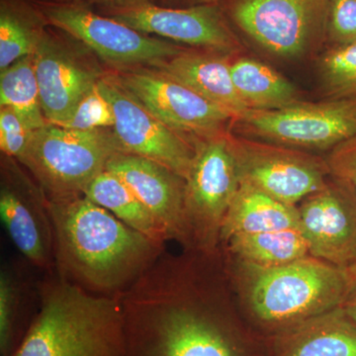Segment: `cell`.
<instances>
[{"label":"cell","instance_id":"44dd1931","mask_svg":"<svg viewBox=\"0 0 356 356\" xmlns=\"http://www.w3.org/2000/svg\"><path fill=\"white\" fill-rule=\"evenodd\" d=\"M231 74L236 92L248 109L276 110L301 102L298 90L286 77L254 58L231 60Z\"/></svg>","mask_w":356,"mask_h":356},{"label":"cell","instance_id":"e575fe53","mask_svg":"<svg viewBox=\"0 0 356 356\" xmlns=\"http://www.w3.org/2000/svg\"><path fill=\"white\" fill-rule=\"evenodd\" d=\"M36 1H40V0H36Z\"/></svg>","mask_w":356,"mask_h":356},{"label":"cell","instance_id":"cb8c5ba5","mask_svg":"<svg viewBox=\"0 0 356 356\" xmlns=\"http://www.w3.org/2000/svg\"><path fill=\"white\" fill-rule=\"evenodd\" d=\"M228 248L248 266H284L310 255L305 236L299 229L243 234L229 238Z\"/></svg>","mask_w":356,"mask_h":356},{"label":"cell","instance_id":"836d02e7","mask_svg":"<svg viewBox=\"0 0 356 356\" xmlns=\"http://www.w3.org/2000/svg\"><path fill=\"white\" fill-rule=\"evenodd\" d=\"M191 1L196 2L198 4H206V3H213L214 0H191Z\"/></svg>","mask_w":356,"mask_h":356},{"label":"cell","instance_id":"d6a6232c","mask_svg":"<svg viewBox=\"0 0 356 356\" xmlns=\"http://www.w3.org/2000/svg\"><path fill=\"white\" fill-rule=\"evenodd\" d=\"M41 1V0H40ZM46 1L58 2V3L79 4V6H88V4H98L102 7L110 6L116 0H46Z\"/></svg>","mask_w":356,"mask_h":356},{"label":"cell","instance_id":"52a82bcc","mask_svg":"<svg viewBox=\"0 0 356 356\" xmlns=\"http://www.w3.org/2000/svg\"><path fill=\"white\" fill-rule=\"evenodd\" d=\"M36 4L49 25L74 37L118 69L156 67L185 50L172 42L149 36L100 15L88 6L46 0Z\"/></svg>","mask_w":356,"mask_h":356},{"label":"cell","instance_id":"484cf974","mask_svg":"<svg viewBox=\"0 0 356 356\" xmlns=\"http://www.w3.org/2000/svg\"><path fill=\"white\" fill-rule=\"evenodd\" d=\"M321 72L334 98L356 97V42L327 51L321 60Z\"/></svg>","mask_w":356,"mask_h":356},{"label":"cell","instance_id":"5b68a950","mask_svg":"<svg viewBox=\"0 0 356 356\" xmlns=\"http://www.w3.org/2000/svg\"><path fill=\"white\" fill-rule=\"evenodd\" d=\"M120 153L113 134L47 123L32 133L19 161L50 201L83 195L86 186Z\"/></svg>","mask_w":356,"mask_h":356},{"label":"cell","instance_id":"83f0119b","mask_svg":"<svg viewBox=\"0 0 356 356\" xmlns=\"http://www.w3.org/2000/svg\"><path fill=\"white\" fill-rule=\"evenodd\" d=\"M114 123L113 109L97 83L79 103L69 120L58 126L74 130L88 131L112 128Z\"/></svg>","mask_w":356,"mask_h":356},{"label":"cell","instance_id":"1f68e13d","mask_svg":"<svg viewBox=\"0 0 356 356\" xmlns=\"http://www.w3.org/2000/svg\"><path fill=\"white\" fill-rule=\"evenodd\" d=\"M343 269L346 289L341 308L356 323V262Z\"/></svg>","mask_w":356,"mask_h":356},{"label":"cell","instance_id":"6da1fadb","mask_svg":"<svg viewBox=\"0 0 356 356\" xmlns=\"http://www.w3.org/2000/svg\"><path fill=\"white\" fill-rule=\"evenodd\" d=\"M184 269L163 252L119 294L125 356H238L221 322L197 303Z\"/></svg>","mask_w":356,"mask_h":356},{"label":"cell","instance_id":"ffe728a7","mask_svg":"<svg viewBox=\"0 0 356 356\" xmlns=\"http://www.w3.org/2000/svg\"><path fill=\"white\" fill-rule=\"evenodd\" d=\"M299 229L297 206L288 205L252 185L241 182L224 220L221 241L243 234Z\"/></svg>","mask_w":356,"mask_h":356},{"label":"cell","instance_id":"4316f807","mask_svg":"<svg viewBox=\"0 0 356 356\" xmlns=\"http://www.w3.org/2000/svg\"><path fill=\"white\" fill-rule=\"evenodd\" d=\"M20 287L8 269L0 273V355L13 356L20 343L18 334Z\"/></svg>","mask_w":356,"mask_h":356},{"label":"cell","instance_id":"ac0fdd59","mask_svg":"<svg viewBox=\"0 0 356 356\" xmlns=\"http://www.w3.org/2000/svg\"><path fill=\"white\" fill-rule=\"evenodd\" d=\"M152 69L191 88L235 121L248 112L232 79L231 60L224 54L184 50Z\"/></svg>","mask_w":356,"mask_h":356},{"label":"cell","instance_id":"f546056e","mask_svg":"<svg viewBox=\"0 0 356 356\" xmlns=\"http://www.w3.org/2000/svg\"><path fill=\"white\" fill-rule=\"evenodd\" d=\"M17 114L9 107L0 109V149L9 159H19L24 153L32 133Z\"/></svg>","mask_w":356,"mask_h":356},{"label":"cell","instance_id":"603a6c76","mask_svg":"<svg viewBox=\"0 0 356 356\" xmlns=\"http://www.w3.org/2000/svg\"><path fill=\"white\" fill-rule=\"evenodd\" d=\"M83 195L156 242L165 243L170 241L165 229L128 185L114 173L103 170L86 186Z\"/></svg>","mask_w":356,"mask_h":356},{"label":"cell","instance_id":"ba28073f","mask_svg":"<svg viewBox=\"0 0 356 356\" xmlns=\"http://www.w3.org/2000/svg\"><path fill=\"white\" fill-rule=\"evenodd\" d=\"M238 124L254 137L297 149H334L356 136V97L248 109Z\"/></svg>","mask_w":356,"mask_h":356},{"label":"cell","instance_id":"277c9868","mask_svg":"<svg viewBox=\"0 0 356 356\" xmlns=\"http://www.w3.org/2000/svg\"><path fill=\"white\" fill-rule=\"evenodd\" d=\"M248 268L252 313L278 330L339 308L343 302L344 269L312 255L284 266Z\"/></svg>","mask_w":356,"mask_h":356},{"label":"cell","instance_id":"3957f363","mask_svg":"<svg viewBox=\"0 0 356 356\" xmlns=\"http://www.w3.org/2000/svg\"><path fill=\"white\" fill-rule=\"evenodd\" d=\"M40 307L13 356H125L120 297L58 277L40 285Z\"/></svg>","mask_w":356,"mask_h":356},{"label":"cell","instance_id":"4fadbf2b","mask_svg":"<svg viewBox=\"0 0 356 356\" xmlns=\"http://www.w3.org/2000/svg\"><path fill=\"white\" fill-rule=\"evenodd\" d=\"M113 109V137L120 153L152 159L186 179L195 156V146L149 113L113 74L98 83Z\"/></svg>","mask_w":356,"mask_h":356},{"label":"cell","instance_id":"8992f818","mask_svg":"<svg viewBox=\"0 0 356 356\" xmlns=\"http://www.w3.org/2000/svg\"><path fill=\"white\" fill-rule=\"evenodd\" d=\"M240 185L229 133L197 140L185 179V220L191 248L215 254L225 218Z\"/></svg>","mask_w":356,"mask_h":356},{"label":"cell","instance_id":"9c48e42d","mask_svg":"<svg viewBox=\"0 0 356 356\" xmlns=\"http://www.w3.org/2000/svg\"><path fill=\"white\" fill-rule=\"evenodd\" d=\"M229 140L241 182L280 202L297 206L329 181L331 175L325 161L305 152L231 134Z\"/></svg>","mask_w":356,"mask_h":356},{"label":"cell","instance_id":"9a60e30c","mask_svg":"<svg viewBox=\"0 0 356 356\" xmlns=\"http://www.w3.org/2000/svg\"><path fill=\"white\" fill-rule=\"evenodd\" d=\"M332 178L297 205L300 231L312 257L346 268L356 262V193Z\"/></svg>","mask_w":356,"mask_h":356},{"label":"cell","instance_id":"5bb4252c","mask_svg":"<svg viewBox=\"0 0 356 356\" xmlns=\"http://www.w3.org/2000/svg\"><path fill=\"white\" fill-rule=\"evenodd\" d=\"M55 28V27H54ZM48 24L34 55L42 108L47 122L62 125L79 103L104 76L100 67L81 56L77 40Z\"/></svg>","mask_w":356,"mask_h":356},{"label":"cell","instance_id":"7a4b0ae2","mask_svg":"<svg viewBox=\"0 0 356 356\" xmlns=\"http://www.w3.org/2000/svg\"><path fill=\"white\" fill-rule=\"evenodd\" d=\"M49 205L58 276L86 291L120 294L165 252V243L131 228L86 196L49 200Z\"/></svg>","mask_w":356,"mask_h":356},{"label":"cell","instance_id":"e0dca14e","mask_svg":"<svg viewBox=\"0 0 356 356\" xmlns=\"http://www.w3.org/2000/svg\"><path fill=\"white\" fill-rule=\"evenodd\" d=\"M105 170L128 185L168 238L191 248L185 220V179L152 159L125 153L110 158Z\"/></svg>","mask_w":356,"mask_h":356},{"label":"cell","instance_id":"d4e9b609","mask_svg":"<svg viewBox=\"0 0 356 356\" xmlns=\"http://www.w3.org/2000/svg\"><path fill=\"white\" fill-rule=\"evenodd\" d=\"M0 106L9 107L31 131L44 127V116L34 55L9 65L0 74Z\"/></svg>","mask_w":356,"mask_h":356},{"label":"cell","instance_id":"30bf717a","mask_svg":"<svg viewBox=\"0 0 356 356\" xmlns=\"http://www.w3.org/2000/svg\"><path fill=\"white\" fill-rule=\"evenodd\" d=\"M102 15L144 34L215 53H235L240 43L214 3L185 8L159 6L152 0H116L102 7Z\"/></svg>","mask_w":356,"mask_h":356},{"label":"cell","instance_id":"4dcf8cb0","mask_svg":"<svg viewBox=\"0 0 356 356\" xmlns=\"http://www.w3.org/2000/svg\"><path fill=\"white\" fill-rule=\"evenodd\" d=\"M325 163L331 177L350 185L356 193V136L334 147Z\"/></svg>","mask_w":356,"mask_h":356},{"label":"cell","instance_id":"7402d4cb","mask_svg":"<svg viewBox=\"0 0 356 356\" xmlns=\"http://www.w3.org/2000/svg\"><path fill=\"white\" fill-rule=\"evenodd\" d=\"M48 23L36 2H0V70L27 56L35 55Z\"/></svg>","mask_w":356,"mask_h":356},{"label":"cell","instance_id":"d6986e66","mask_svg":"<svg viewBox=\"0 0 356 356\" xmlns=\"http://www.w3.org/2000/svg\"><path fill=\"white\" fill-rule=\"evenodd\" d=\"M270 356H356V323L339 307L278 330Z\"/></svg>","mask_w":356,"mask_h":356},{"label":"cell","instance_id":"8fae6325","mask_svg":"<svg viewBox=\"0 0 356 356\" xmlns=\"http://www.w3.org/2000/svg\"><path fill=\"white\" fill-rule=\"evenodd\" d=\"M122 88L173 131L197 140L227 134L233 117L217 105L152 67L113 74Z\"/></svg>","mask_w":356,"mask_h":356},{"label":"cell","instance_id":"f1b7e54d","mask_svg":"<svg viewBox=\"0 0 356 356\" xmlns=\"http://www.w3.org/2000/svg\"><path fill=\"white\" fill-rule=\"evenodd\" d=\"M327 25L337 44L356 42V0H329Z\"/></svg>","mask_w":356,"mask_h":356},{"label":"cell","instance_id":"2e32d148","mask_svg":"<svg viewBox=\"0 0 356 356\" xmlns=\"http://www.w3.org/2000/svg\"><path fill=\"white\" fill-rule=\"evenodd\" d=\"M0 217L28 261L44 270L55 268V232L48 198L13 168H6L2 179Z\"/></svg>","mask_w":356,"mask_h":356},{"label":"cell","instance_id":"7c38bea8","mask_svg":"<svg viewBox=\"0 0 356 356\" xmlns=\"http://www.w3.org/2000/svg\"><path fill=\"white\" fill-rule=\"evenodd\" d=\"M329 0H233L229 13L252 41L274 56L298 58L327 22Z\"/></svg>","mask_w":356,"mask_h":356}]
</instances>
